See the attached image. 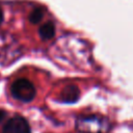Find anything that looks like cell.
<instances>
[{
  "label": "cell",
  "instance_id": "obj_1",
  "mask_svg": "<svg viewBox=\"0 0 133 133\" xmlns=\"http://www.w3.org/2000/svg\"><path fill=\"white\" fill-rule=\"evenodd\" d=\"M76 129L80 133H109L111 124L100 115H82L76 121Z\"/></svg>",
  "mask_w": 133,
  "mask_h": 133
},
{
  "label": "cell",
  "instance_id": "obj_2",
  "mask_svg": "<svg viewBox=\"0 0 133 133\" xmlns=\"http://www.w3.org/2000/svg\"><path fill=\"white\" fill-rule=\"evenodd\" d=\"M10 92L16 100L23 103H29L35 98L36 88L29 79L19 78L12 82Z\"/></svg>",
  "mask_w": 133,
  "mask_h": 133
},
{
  "label": "cell",
  "instance_id": "obj_3",
  "mask_svg": "<svg viewBox=\"0 0 133 133\" xmlns=\"http://www.w3.org/2000/svg\"><path fill=\"white\" fill-rule=\"evenodd\" d=\"M2 133H31V129L25 117L15 115L6 121L3 126Z\"/></svg>",
  "mask_w": 133,
  "mask_h": 133
},
{
  "label": "cell",
  "instance_id": "obj_4",
  "mask_svg": "<svg viewBox=\"0 0 133 133\" xmlns=\"http://www.w3.org/2000/svg\"><path fill=\"white\" fill-rule=\"evenodd\" d=\"M79 96H80V90L76 85H74V84L66 85V86H64V88L62 89V91L60 94L59 101L62 103L72 104V103H75L78 101Z\"/></svg>",
  "mask_w": 133,
  "mask_h": 133
},
{
  "label": "cell",
  "instance_id": "obj_5",
  "mask_svg": "<svg viewBox=\"0 0 133 133\" xmlns=\"http://www.w3.org/2000/svg\"><path fill=\"white\" fill-rule=\"evenodd\" d=\"M38 34L42 39H51L55 35V26L52 22L43 24L38 29Z\"/></svg>",
  "mask_w": 133,
  "mask_h": 133
},
{
  "label": "cell",
  "instance_id": "obj_6",
  "mask_svg": "<svg viewBox=\"0 0 133 133\" xmlns=\"http://www.w3.org/2000/svg\"><path fill=\"white\" fill-rule=\"evenodd\" d=\"M44 15H45V10L43 7H36L34 8L30 15H29V21L33 24H36L38 22L42 21V19L44 18Z\"/></svg>",
  "mask_w": 133,
  "mask_h": 133
},
{
  "label": "cell",
  "instance_id": "obj_7",
  "mask_svg": "<svg viewBox=\"0 0 133 133\" xmlns=\"http://www.w3.org/2000/svg\"><path fill=\"white\" fill-rule=\"evenodd\" d=\"M5 116H6V112L4 110H1L0 109V122H2L5 118Z\"/></svg>",
  "mask_w": 133,
  "mask_h": 133
},
{
  "label": "cell",
  "instance_id": "obj_8",
  "mask_svg": "<svg viewBox=\"0 0 133 133\" xmlns=\"http://www.w3.org/2000/svg\"><path fill=\"white\" fill-rule=\"evenodd\" d=\"M2 22H3V11H2V9L0 8V25L2 24Z\"/></svg>",
  "mask_w": 133,
  "mask_h": 133
}]
</instances>
